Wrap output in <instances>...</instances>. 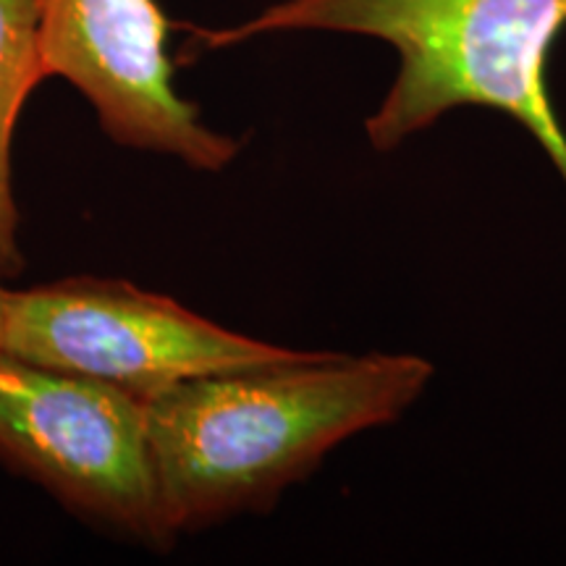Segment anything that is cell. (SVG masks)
<instances>
[{"label":"cell","instance_id":"obj_1","mask_svg":"<svg viewBox=\"0 0 566 566\" xmlns=\"http://www.w3.org/2000/svg\"><path fill=\"white\" fill-rule=\"evenodd\" d=\"M433 375L420 354L307 349L300 359L200 375L145 399L174 537L271 512L336 446L399 420Z\"/></svg>","mask_w":566,"mask_h":566},{"label":"cell","instance_id":"obj_2","mask_svg":"<svg viewBox=\"0 0 566 566\" xmlns=\"http://www.w3.org/2000/svg\"><path fill=\"white\" fill-rule=\"evenodd\" d=\"M566 0H283L221 30H195L200 51L260 34L338 32L386 42L396 76L365 122L373 150L394 153L457 108L514 118L566 184V132L548 92V59Z\"/></svg>","mask_w":566,"mask_h":566},{"label":"cell","instance_id":"obj_3","mask_svg":"<svg viewBox=\"0 0 566 566\" xmlns=\"http://www.w3.org/2000/svg\"><path fill=\"white\" fill-rule=\"evenodd\" d=\"M0 459L97 527L174 543L137 394L0 349Z\"/></svg>","mask_w":566,"mask_h":566},{"label":"cell","instance_id":"obj_4","mask_svg":"<svg viewBox=\"0 0 566 566\" xmlns=\"http://www.w3.org/2000/svg\"><path fill=\"white\" fill-rule=\"evenodd\" d=\"M0 349L142 399L200 375L307 354L237 334L132 281L95 275L11 289Z\"/></svg>","mask_w":566,"mask_h":566},{"label":"cell","instance_id":"obj_5","mask_svg":"<svg viewBox=\"0 0 566 566\" xmlns=\"http://www.w3.org/2000/svg\"><path fill=\"white\" fill-rule=\"evenodd\" d=\"M40 38L45 74L74 84L118 145L197 171H223L239 155V142L176 92L155 0H40Z\"/></svg>","mask_w":566,"mask_h":566},{"label":"cell","instance_id":"obj_6","mask_svg":"<svg viewBox=\"0 0 566 566\" xmlns=\"http://www.w3.org/2000/svg\"><path fill=\"white\" fill-rule=\"evenodd\" d=\"M40 38V0H0V275L13 279L24 268L13 195V134L27 97L45 82Z\"/></svg>","mask_w":566,"mask_h":566},{"label":"cell","instance_id":"obj_7","mask_svg":"<svg viewBox=\"0 0 566 566\" xmlns=\"http://www.w3.org/2000/svg\"><path fill=\"white\" fill-rule=\"evenodd\" d=\"M9 294L11 289L3 283V275H0V342H3V323H6V307H9Z\"/></svg>","mask_w":566,"mask_h":566}]
</instances>
